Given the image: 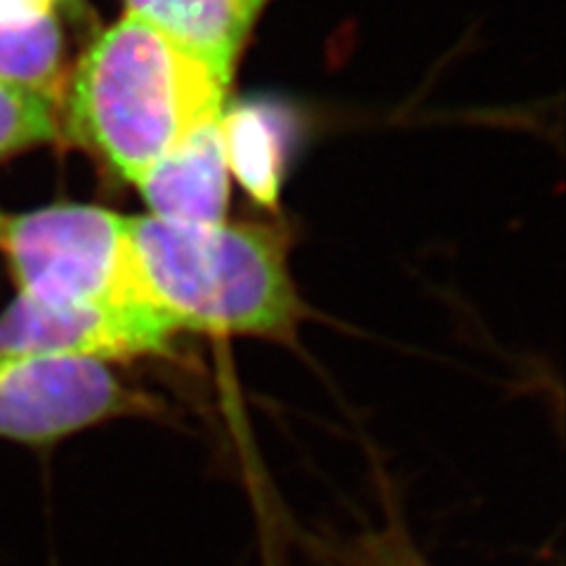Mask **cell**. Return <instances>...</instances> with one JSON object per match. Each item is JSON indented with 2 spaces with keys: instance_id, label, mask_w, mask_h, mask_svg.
<instances>
[{
  "instance_id": "cell-1",
  "label": "cell",
  "mask_w": 566,
  "mask_h": 566,
  "mask_svg": "<svg viewBox=\"0 0 566 566\" xmlns=\"http://www.w3.org/2000/svg\"><path fill=\"white\" fill-rule=\"evenodd\" d=\"M229 81L126 12L83 52L64 93L66 133L135 185L172 147L222 118Z\"/></svg>"
},
{
  "instance_id": "cell-2",
  "label": "cell",
  "mask_w": 566,
  "mask_h": 566,
  "mask_svg": "<svg viewBox=\"0 0 566 566\" xmlns=\"http://www.w3.org/2000/svg\"><path fill=\"white\" fill-rule=\"evenodd\" d=\"M137 274L177 331L289 343L305 318L286 229L130 216Z\"/></svg>"
},
{
  "instance_id": "cell-3",
  "label": "cell",
  "mask_w": 566,
  "mask_h": 566,
  "mask_svg": "<svg viewBox=\"0 0 566 566\" xmlns=\"http://www.w3.org/2000/svg\"><path fill=\"white\" fill-rule=\"evenodd\" d=\"M0 253L6 255L17 295L33 303L161 310L135 268L130 216L112 208L55 203L6 216Z\"/></svg>"
},
{
  "instance_id": "cell-4",
  "label": "cell",
  "mask_w": 566,
  "mask_h": 566,
  "mask_svg": "<svg viewBox=\"0 0 566 566\" xmlns=\"http://www.w3.org/2000/svg\"><path fill=\"white\" fill-rule=\"evenodd\" d=\"M156 403L112 364L57 354H0V439L48 447Z\"/></svg>"
},
{
  "instance_id": "cell-5",
  "label": "cell",
  "mask_w": 566,
  "mask_h": 566,
  "mask_svg": "<svg viewBox=\"0 0 566 566\" xmlns=\"http://www.w3.org/2000/svg\"><path fill=\"white\" fill-rule=\"evenodd\" d=\"M180 335L154 307H52L14 295L0 312V354L120 361L164 354Z\"/></svg>"
},
{
  "instance_id": "cell-6",
  "label": "cell",
  "mask_w": 566,
  "mask_h": 566,
  "mask_svg": "<svg viewBox=\"0 0 566 566\" xmlns=\"http://www.w3.org/2000/svg\"><path fill=\"white\" fill-rule=\"evenodd\" d=\"M135 187L154 218L187 224L227 220L232 175L227 168L220 120L203 126L158 158Z\"/></svg>"
},
{
  "instance_id": "cell-7",
  "label": "cell",
  "mask_w": 566,
  "mask_h": 566,
  "mask_svg": "<svg viewBox=\"0 0 566 566\" xmlns=\"http://www.w3.org/2000/svg\"><path fill=\"white\" fill-rule=\"evenodd\" d=\"M264 3L268 0H126V12L232 76Z\"/></svg>"
},
{
  "instance_id": "cell-8",
  "label": "cell",
  "mask_w": 566,
  "mask_h": 566,
  "mask_svg": "<svg viewBox=\"0 0 566 566\" xmlns=\"http://www.w3.org/2000/svg\"><path fill=\"white\" fill-rule=\"evenodd\" d=\"M220 130L229 175H234L260 206L276 208L286 156L281 133L264 106L241 104L224 109Z\"/></svg>"
},
{
  "instance_id": "cell-9",
  "label": "cell",
  "mask_w": 566,
  "mask_h": 566,
  "mask_svg": "<svg viewBox=\"0 0 566 566\" xmlns=\"http://www.w3.org/2000/svg\"><path fill=\"white\" fill-rule=\"evenodd\" d=\"M0 81L50 99L64 95V33L57 12L0 22Z\"/></svg>"
},
{
  "instance_id": "cell-10",
  "label": "cell",
  "mask_w": 566,
  "mask_h": 566,
  "mask_svg": "<svg viewBox=\"0 0 566 566\" xmlns=\"http://www.w3.org/2000/svg\"><path fill=\"white\" fill-rule=\"evenodd\" d=\"M57 102L24 85L0 81V161L60 137Z\"/></svg>"
},
{
  "instance_id": "cell-11",
  "label": "cell",
  "mask_w": 566,
  "mask_h": 566,
  "mask_svg": "<svg viewBox=\"0 0 566 566\" xmlns=\"http://www.w3.org/2000/svg\"><path fill=\"white\" fill-rule=\"evenodd\" d=\"M368 566H432L424 562L409 541H403L395 531L387 538H378V545L370 547Z\"/></svg>"
},
{
  "instance_id": "cell-12",
  "label": "cell",
  "mask_w": 566,
  "mask_h": 566,
  "mask_svg": "<svg viewBox=\"0 0 566 566\" xmlns=\"http://www.w3.org/2000/svg\"><path fill=\"white\" fill-rule=\"evenodd\" d=\"M57 3H60V12L69 14L71 20H83V17L87 14L85 0H57Z\"/></svg>"
},
{
  "instance_id": "cell-13",
  "label": "cell",
  "mask_w": 566,
  "mask_h": 566,
  "mask_svg": "<svg viewBox=\"0 0 566 566\" xmlns=\"http://www.w3.org/2000/svg\"><path fill=\"white\" fill-rule=\"evenodd\" d=\"M3 220H6V216H3V212H0V227H3Z\"/></svg>"
}]
</instances>
